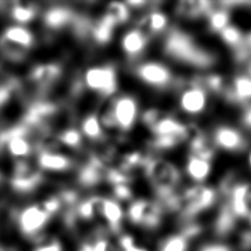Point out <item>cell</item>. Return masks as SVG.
Returning a JSON list of instances; mask_svg holds the SVG:
<instances>
[{"label": "cell", "mask_w": 251, "mask_h": 251, "mask_svg": "<svg viewBox=\"0 0 251 251\" xmlns=\"http://www.w3.org/2000/svg\"><path fill=\"white\" fill-rule=\"evenodd\" d=\"M208 25L211 31L220 33L230 25V10L223 6L220 2H214V6L207 15Z\"/></svg>", "instance_id": "obj_18"}, {"label": "cell", "mask_w": 251, "mask_h": 251, "mask_svg": "<svg viewBox=\"0 0 251 251\" xmlns=\"http://www.w3.org/2000/svg\"><path fill=\"white\" fill-rule=\"evenodd\" d=\"M127 215L132 224L146 228H155L160 225L162 210L157 203L137 200L129 206Z\"/></svg>", "instance_id": "obj_5"}, {"label": "cell", "mask_w": 251, "mask_h": 251, "mask_svg": "<svg viewBox=\"0 0 251 251\" xmlns=\"http://www.w3.org/2000/svg\"><path fill=\"white\" fill-rule=\"evenodd\" d=\"M33 251H63V248L58 240L53 239L38 245Z\"/></svg>", "instance_id": "obj_36"}, {"label": "cell", "mask_w": 251, "mask_h": 251, "mask_svg": "<svg viewBox=\"0 0 251 251\" xmlns=\"http://www.w3.org/2000/svg\"><path fill=\"white\" fill-rule=\"evenodd\" d=\"M180 141H182V140L176 136L163 135V136H156L153 144L156 148L168 149V148H172V147L177 145Z\"/></svg>", "instance_id": "obj_33"}, {"label": "cell", "mask_w": 251, "mask_h": 251, "mask_svg": "<svg viewBox=\"0 0 251 251\" xmlns=\"http://www.w3.org/2000/svg\"><path fill=\"white\" fill-rule=\"evenodd\" d=\"M139 25L151 32H159L163 30L167 25V18L161 12H152L144 16Z\"/></svg>", "instance_id": "obj_27"}, {"label": "cell", "mask_w": 251, "mask_h": 251, "mask_svg": "<svg viewBox=\"0 0 251 251\" xmlns=\"http://www.w3.org/2000/svg\"><path fill=\"white\" fill-rule=\"evenodd\" d=\"M41 179L42 176L37 170L26 162L20 161L15 167L11 183L16 190L26 192L34 189L41 182Z\"/></svg>", "instance_id": "obj_11"}, {"label": "cell", "mask_w": 251, "mask_h": 251, "mask_svg": "<svg viewBox=\"0 0 251 251\" xmlns=\"http://www.w3.org/2000/svg\"><path fill=\"white\" fill-rule=\"evenodd\" d=\"M112 113L117 126L124 130L129 129L136 117V103L129 96H124L116 100L112 107Z\"/></svg>", "instance_id": "obj_12"}, {"label": "cell", "mask_w": 251, "mask_h": 251, "mask_svg": "<svg viewBox=\"0 0 251 251\" xmlns=\"http://www.w3.org/2000/svg\"><path fill=\"white\" fill-rule=\"evenodd\" d=\"M212 141L215 147L228 152H239L247 147L245 135L238 128L228 125L217 126Z\"/></svg>", "instance_id": "obj_8"}, {"label": "cell", "mask_w": 251, "mask_h": 251, "mask_svg": "<svg viewBox=\"0 0 251 251\" xmlns=\"http://www.w3.org/2000/svg\"><path fill=\"white\" fill-rule=\"evenodd\" d=\"M84 80L89 88L105 96L114 93L117 86L115 70L111 66L89 69L85 74Z\"/></svg>", "instance_id": "obj_7"}, {"label": "cell", "mask_w": 251, "mask_h": 251, "mask_svg": "<svg viewBox=\"0 0 251 251\" xmlns=\"http://www.w3.org/2000/svg\"><path fill=\"white\" fill-rule=\"evenodd\" d=\"M147 38L140 29H133L125 34L122 40L124 50L128 56H137L146 46Z\"/></svg>", "instance_id": "obj_21"}, {"label": "cell", "mask_w": 251, "mask_h": 251, "mask_svg": "<svg viewBox=\"0 0 251 251\" xmlns=\"http://www.w3.org/2000/svg\"><path fill=\"white\" fill-rule=\"evenodd\" d=\"M38 164L41 168L54 171H62L71 167L69 158L54 152H40Z\"/></svg>", "instance_id": "obj_24"}, {"label": "cell", "mask_w": 251, "mask_h": 251, "mask_svg": "<svg viewBox=\"0 0 251 251\" xmlns=\"http://www.w3.org/2000/svg\"><path fill=\"white\" fill-rule=\"evenodd\" d=\"M208 103V90L199 79L191 81L182 91L180 96V106L182 110L189 114H199L203 112Z\"/></svg>", "instance_id": "obj_9"}, {"label": "cell", "mask_w": 251, "mask_h": 251, "mask_svg": "<svg viewBox=\"0 0 251 251\" xmlns=\"http://www.w3.org/2000/svg\"><path fill=\"white\" fill-rule=\"evenodd\" d=\"M115 25V22L107 14H105L90 27L93 38L98 43H107L112 37Z\"/></svg>", "instance_id": "obj_23"}, {"label": "cell", "mask_w": 251, "mask_h": 251, "mask_svg": "<svg viewBox=\"0 0 251 251\" xmlns=\"http://www.w3.org/2000/svg\"><path fill=\"white\" fill-rule=\"evenodd\" d=\"M61 75V68L57 64H43L34 67L30 74L29 78L41 89L49 87L54 83Z\"/></svg>", "instance_id": "obj_15"}, {"label": "cell", "mask_w": 251, "mask_h": 251, "mask_svg": "<svg viewBox=\"0 0 251 251\" xmlns=\"http://www.w3.org/2000/svg\"><path fill=\"white\" fill-rule=\"evenodd\" d=\"M75 17L74 13L64 7H54L49 9L44 15V23L51 28H61L68 24L74 23Z\"/></svg>", "instance_id": "obj_20"}, {"label": "cell", "mask_w": 251, "mask_h": 251, "mask_svg": "<svg viewBox=\"0 0 251 251\" xmlns=\"http://www.w3.org/2000/svg\"><path fill=\"white\" fill-rule=\"evenodd\" d=\"M81 128L83 133L92 139H99L102 137V128L100 123L93 115H90L83 120Z\"/></svg>", "instance_id": "obj_31"}, {"label": "cell", "mask_w": 251, "mask_h": 251, "mask_svg": "<svg viewBox=\"0 0 251 251\" xmlns=\"http://www.w3.org/2000/svg\"><path fill=\"white\" fill-rule=\"evenodd\" d=\"M91 251H109V242L103 238L98 237L93 241H89Z\"/></svg>", "instance_id": "obj_39"}, {"label": "cell", "mask_w": 251, "mask_h": 251, "mask_svg": "<svg viewBox=\"0 0 251 251\" xmlns=\"http://www.w3.org/2000/svg\"><path fill=\"white\" fill-rule=\"evenodd\" d=\"M226 191V202L224 203L233 217L237 219H248L251 215V182H236L223 189Z\"/></svg>", "instance_id": "obj_4"}, {"label": "cell", "mask_w": 251, "mask_h": 251, "mask_svg": "<svg viewBox=\"0 0 251 251\" xmlns=\"http://www.w3.org/2000/svg\"><path fill=\"white\" fill-rule=\"evenodd\" d=\"M214 6V2L206 0H189L181 1L177 4L178 14L188 18H198L201 16H207Z\"/></svg>", "instance_id": "obj_19"}, {"label": "cell", "mask_w": 251, "mask_h": 251, "mask_svg": "<svg viewBox=\"0 0 251 251\" xmlns=\"http://www.w3.org/2000/svg\"><path fill=\"white\" fill-rule=\"evenodd\" d=\"M120 246L123 251H147L145 248L139 247L135 244L132 236L126 234L120 239Z\"/></svg>", "instance_id": "obj_34"}, {"label": "cell", "mask_w": 251, "mask_h": 251, "mask_svg": "<svg viewBox=\"0 0 251 251\" xmlns=\"http://www.w3.org/2000/svg\"><path fill=\"white\" fill-rule=\"evenodd\" d=\"M144 170L159 197L175 191L179 180V173L173 164L163 159H147Z\"/></svg>", "instance_id": "obj_3"}, {"label": "cell", "mask_w": 251, "mask_h": 251, "mask_svg": "<svg viewBox=\"0 0 251 251\" xmlns=\"http://www.w3.org/2000/svg\"><path fill=\"white\" fill-rule=\"evenodd\" d=\"M114 193H115L116 197H118L119 199H122V200L129 199L131 197V190L126 184L115 185Z\"/></svg>", "instance_id": "obj_38"}, {"label": "cell", "mask_w": 251, "mask_h": 251, "mask_svg": "<svg viewBox=\"0 0 251 251\" xmlns=\"http://www.w3.org/2000/svg\"><path fill=\"white\" fill-rule=\"evenodd\" d=\"M61 199L58 198V197H55V196H52V197H49L47 198L46 200H44L40 206L43 208V210L45 212H47L49 215H53L54 213H56L60 207H61Z\"/></svg>", "instance_id": "obj_35"}, {"label": "cell", "mask_w": 251, "mask_h": 251, "mask_svg": "<svg viewBox=\"0 0 251 251\" xmlns=\"http://www.w3.org/2000/svg\"><path fill=\"white\" fill-rule=\"evenodd\" d=\"M98 198L99 197H92L82 201L76 207V214L82 220H92L94 216L98 213Z\"/></svg>", "instance_id": "obj_28"}, {"label": "cell", "mask_w": 251, "mask_h": 251, "mask_svg": "<svg viewBox=\"0 0 251 251\" xmlns=\"http://www.w3.org/2000/svg\"><path fill=\"white\" fill-rule=\"evenodd\" d=\"M5 40L18 45L24 49L31 46L33 42L32 34L25 28L21 26H10L8 27L2 36Z\"/></svg>", "instance_id": "obj_25"}, {"label": "cell", "mask_w": 251, "mask_h": 251, "mask_svg": "<svg viewBox=\"0 0 251 251\" xmlns=\"http://www.w3.org/2000/svg\"><path fill=\"white\" fill-rule=\"evenodd\" d=\"M107 170L98 157H91L79 172V181L86 186L96 184L103 176H106Z\"/></svg>", "instance_id": "obj_17"}, {"label": "cell", "mask_w": 251, "mask_h": 251, "mask_svg": "<svg viewBox=\"0 0 251 251\" xmlns=\"http://www.w3.org/2000/svg\"><path fill=\"white\" fill-rule=\"evenodd\" d=\"M217 189L195 185L187 188L180 194V209L179 212L183 219H192L198 214L210 209L218 200Z\"/></svg>", "instance_id": "obj_2"}, {"label": "cell", "mask_w": 251, "mask_h": 251, "mask_svg": "<svg viewBox=\"0 0 251 251\" xmlns=\"http://www.w3.org/2000/svg\"><path fill=\"white\" fill-rule=\"evenodd\" d=\"M106 14L115 22L116 25L125 23L129 16L127 7L120 2L110 3L107 7Z\"/></svg>", "instance_id": "obj_30"}, {"label": "cell", "mask_w": 251, "mask_h": 251, "mask_svg": "<svg viewBox=\"0 0 251 251\" xmlns=\"http://www.w3.org/2000/svg\"><path fill=\"white\" fill-rule=\"evenodd\" d=\"M164 51L171 58L200 69L211 68L216 57L198 45L187 33L174 28L170 30L164 41Z\"/></svg>", "instance_id": "obj_1"}, {"label": "cell", "mask_w": 251, "mask_h": 251, "mask_svg": "<svg viewBox=\"0 0 251 251\" xmlns=\"http://www.w3.org/2000/svg\"><path fill=\"white\" fill-rule=\"evenodd\" d=\"M137 75L144 81L155 86H165L171 80V74L158 63H145L136 69Z\"/></svg>", "instance_id": "obj_14"}, {"label": "cell", "mask_w": 251, "mask_h": 251, "mask_svg": "<svg viewBox=\"0 0 251 251\" xmlns=\"http://www.w3.org/2000/svg\"><path fill=\"white\" fill-rule=\"evenodd\" d=\"M0 180H1V176H0Z\"/></svg>", "instance_id": "obj_43"}, {"label": "cell", "mask_w": 251, "mask_h": 251, "mask_svg": "<svg viewBox=\"0 0 251 251\" xmlns=\"http://www.w3.org/2000/svg\"><path fill=\"white\" fill-rule=\"evenodd\" d=\"M247 163H248V166H249V168L251 169V150L249 151V153H248V156H247Z\"/></svg>", "instance_id": "obj_42"}, {"label": "cell", "mask_w": 251, "mask_h": 251, "mask_svg": "<svg viewBox=\"0 0 251 251\" xmlns=\"http://www.w3.org/2000/svg\"><path fill=\"white\" fill-rule=\"evenodd\" d=\"M199 251H232V248L225 243H211L203 246Z\"/></svg>", "instance_id": "obj_40"}, {"label": "cell", "mask_w": 251, "mask_h": 251, "mask_svg": "<svg viewBox=\"0 0 251 251\" xmlns=\"http://www.w3.org/2000/svg\"><path fill=\"white\" fill-rule=\"evenodd\" d=\"M201 226L196 224L187 226L181 232L167 237L160 245L159 251H188L189 241L199 234Z\"/></svg>", "instance_id": "obj_13"}, {"label": "cell", "mask_w": 251, "mask_h": 251, "mask_svg": "<svg viewBox=\"0 0 251 251\" xmlns=\"http://www.w3.org/2000/svg\"><path fill=\"white\" fill-rule=\"evenodd\" d=\"M242 125L251 130V104L247 105L241 115Z\"/></svg>", "instance_id": "obj_41"}, {"label": "cell", "mask_w": 251, "mask_h": 251, "mask_svg": "<svg viewBox=\"0 0 251 251\" xmlns=\"http://www.w3.org/2000/svg\"><path fill=\"white\" fill-rule=\"evenodd\" d=\"M58 141L69 146V147H78L81 142V136L79 132L74 128L66 129L59 133L57 136Z\"/></svg>", "instance_id": "obj_32"}, {"label": "cell", "mask_w": 251, "mask_h": 251, "mask_svg": "<svg viewBox=\"0 0 251 251\" xmlns=\"http://www.w3.org/2000/svg\"><path fill=\"white\" fill-rule=\"evenodd\" d=\"M15 87V83L13 81L0 85V107L8 101L11 96V93Z\"/></svg>", "instance_id": "obj_37"}, {"label": "cell", "mask_w": 251, "mask_h": 251, "mask_svg": "<svg viewBox=\"0 0 251 251\" xmlns=\"http://www.w3.org/2000/svg\"><path fill=\"white\" fill-rule=\"evenodd\" d=\"M51 215L43 210L40 204L24 209L19 216V227L21 232L27 237H34L46 226Z\"/></svg>", "instance_id": "obj_6"}, {"label": "cell", "mask_w": 251, "mask_h": 251, "mask_svg": "<svg viewBox=\"0 0 251 251\" xmlns=\"http://www.w3.org/2000/svg\"><path fill=\"white\" fill-rule=\"evenodd\" d=\"M211 161L195 157L190 155L187 165H186V171L189 176L198 182L204 181L211 172Z\"/></svg>", "instance_id": "obj_22"}, {"label": "cell", "mask_w": 251, "mask_h": 251, "mask_svg": "<svg viewBox=\"0 0 251 251\" xmlns=\"http://www.w3.org/2000/svg\"><path fill=\"white\" fill-rule=\"evenodd\" d=\"M219 34L224 43L231 48L232 51L237 49L244 39V33H242V31L233 25H228Z\"/></svg>", "instance_id": "obj_26"}, {"label": "cell", "mask_w": 251, "mask_h": 251, "mask_svg": "<svg viewBox=\"0 0 251 251\" xmlns=\"http://www.w3.org/2000/svg\"><path fill=\"white\" fill-rule=\"evenodd\" d=\"M98 213L105 219L113 232H118L120 230L123 211L116 201L98 198Z\"/></svg>", "instance_id": "obj_16"}, {"label": "cell", "mask_w": 251, "mask_h": 251, "mask_svg": "<svg viewBox=\"0 0 251 251\" xmlns=\"http://www.w3.org/2000/svg\"><path fill=\"white\" fill-rule=\"evenodd\" d=\"M11 15L14 20L19 23H26L35 16V8L29 4L17 3L11 10Z\"/></svg>", "instance_id": "obj_29"}, {"label": "cell", "mask_w": 251, "mask_h": 251, "mask_svg": "<svg viewBox=\"0 0 251 251\" xmlns=\"http://www.w3.org/2000/svg\"><path fill=\"white\" fill-rule=\"evenodd\" d=\"M223 95L232 103L251 104V76L243 72L235 75L226 84Z\"/></svg>", "instance_id": "obj_10"}]
</instances>
